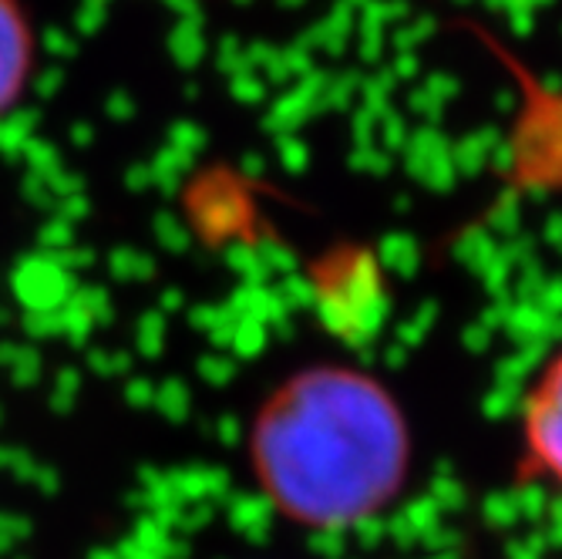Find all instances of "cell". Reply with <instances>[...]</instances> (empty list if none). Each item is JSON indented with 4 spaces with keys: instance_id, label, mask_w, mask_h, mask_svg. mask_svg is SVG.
<instances>
[{
    "instance_id": "1",
    "label": "cell",
    "mask_w": 562,
    "mask_h": 559,
    "mask_svg": "<svg viewBox=\"0 0 562 559\" xmlns=\"http://www.w3.org/2000/svg\"><path fill=\"white\" fill-rule=\"evenodd\" d=\"M246 462L273 510L303 529H350L397 499L412 428L371 371L314 365L283 378L249 422Z\"/></svg>"
},
{
    "instance_id": "2",
    "label": "cell",
    "mask_w": 562,
    "mask_h": 559,
    "mask_svg": "<svg viewBox=\"0 0 562 559\" xmlns=\"http://www.w3.org/2000/svg\"><path fill=\"white\" fill-rule=\"evenodd\" d=\"M314 297L334 334L371 337L384 317L381 264L361 246H337L314 264Z\"/></svg>"
},
{
    "instance_id": "3",
    "label": "cell",
    "mask_w": 562,
    "mask_h": 559,
    "mask_svg": "<svg viewBox=\"0 0 562 559\" xmlns=\"http://www.w3.org/2000/svg\"><path fill=\"white\" fill-rule=\"evenodd\" d=\"M522 472L562 495V347L539 368L522 401Z\"/></svg>"
},
{
    "instance_id": "4",
    "label": "cell",
    "mask_w": 562,
    "mask_h": 559,
    "mask_svg": "<svg viewBox=\"0 0 562 559\" xmlns=\"http://www.w3.org/2000/svg\"><path fill=\"white\" fill-rule=\"evenodd\" d=\"M34 62V37L18 0H0V115L18 105Z\"/></svg>"
}]
</instances>
